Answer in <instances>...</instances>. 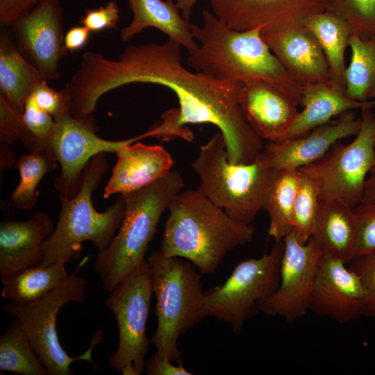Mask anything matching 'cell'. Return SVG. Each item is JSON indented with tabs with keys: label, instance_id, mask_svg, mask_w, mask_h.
Returning <instances> with one entry per match:
<instances>
[{
	"label": "cell",
	"instance_id": "obj_1",
	"mask_svg": "<svg viewBox=\"0 0 375 375\" xmlns=\"http://www.w3.org/2000/svg\"><path fill=\"white\" fill-rule=\"evenodd\" d=\"M181 45L168 38L163 44L126 47L115 60L98 52L83 56L79 77L85 95L93 101L112 90L134 83L162 85L178 98L176 124H210L222 134L233 163L252 160L264 141L248 122L239 103L242 83L218 80L192 72L182 64Z\"/></svg>",
	"mask_w": 375,
	"mask_h": 375
},
{
	"label": "cell",
	"instance_id": "obj_2",
	"mask_svg": "<svg viewBox=\"0 0 375 375\" xmlns=\"http://www.w3.org/2000/svg\"><path fill=\"white\" fill-rule=\"evenodd\" d=\"M168 210L160 252L187 259L202 275L215 272L229 252L253 240V225L235 220L197 189L181 190Z\"/></svg>",
	"mask_w": 375,
	"mask_h": 375
},
{
	"label": "cell",
	"instance_id": "obj_3",
	"mask_svg": "<svg viewBox=\"0 0 375 375\" xmlns=\"http://www.w3.org/2000/svg\"><path fill=\"white\" fill-rule=\"evenodd\" d=\"M202 19L201 26L191 24L193 38L200 42L188 58L195 72L223 81H266L301 99L302 88L263 40L262 28L235 30L208 9L202 11Z\"/></svg>",
	"mask_w": 375,
	"mask_h": 375
},
{
	"label": "cell",
	"instance_id": "obj_4",
	"mask_svg": "<svg viewBox=\"0 0 375 375\" xmlns=\"http://www.w3.org/2000/svg\"><path fill=\"white\" fill-rule=\"evenodd\" d=\"M184 187L177 170L140 190L124 194L125 210L108 246L99 252L94 269L110 292L126 275L146 262L145 256L162 213Z\"/></svg>",
	"mask_w": 375,
	"mask_h": 375
},
{
	"label": "cell",
	"instance_id": "obj_5",
	"mask_svg": "<svg viewBox=\"0 0 375 375\" xmlns=\"http://www.w3.org/2000/svg\"><path fill=\"white\" fill-rule=\"evenodd\" d=\"M106 153L94 156L88 162L77 194L71 199H60L57 223L42 244L43 258L38 265L58 261L67 263L78 258L85 241L92 242L99 252L103 251L115 235L125 210L123 195L119 194L103 212L94 208L92 199L108 167Z\"/></svg>",
	"mask_w": 375,
	"mask_h": 375
},
{
	"label": "cell",
	"instance_id": "obj_6",
	"mask_svg": "<svg viewBox=\"0 0 375 375\" xmlns=\"http://www.w3.org/2000/svg\"><path fill=\"white\" fill-rule=\"evenodd\" d=\"M192 167L199 178L197 190L233 219L246 224L265 209L280 172L258 158L247 164L231 163L220 132L200 147Z\"/></svg>",
	"mask_w": 375,
	"mask_h": 375
},
{
	"label": "cell",
	"instance_id": "obj_7",
	"mask_svg": "<svg viewBox=\"0 0 375 375\" xmlns=\"http://www.w3.org/2000/svg\"><path fill=\"white\" fill-rule=\"evenodd\" d=\"M156 299L157 328L150 342L160 358L180 361L178 338L203 319L201 274L190 261L160 251L148 258Z\"/></svg>",
	"mask_w": 375,
	"mask_h": 375
},
{
	"label": "cell",
	"instance_id": "obj_8",
	"mask_svg": "<svg viewBox=\"0 0 375 375\" xmlns=\"http://www.w3.org/2000/svg\"><path fill=\"white\" fill-rule=\"evenodd\" d=\"M87 260L88 258L81 260L62 285L39 300L26 303L9 301L3 306V311L21 324L48 375H73L71 364L81 360L93 365V349L102 342L103 333L99 328L91 338L89 348L81 356L71 357L62 347L56 331L60 309L67 303L81 302L85 298L88 281L76 272Z\"/></svg>",
	"mask_w": 375,
	"mask_h": 375
},
{
	"label": "cell",
	"instance_id": "obj_9",
	"mask_svg": "<svg viewBox=\"0 0 375 375\" xmlns=\"http://www.w3.org/2000/svg\"><path fill=\"white\" fill-rule=\"evenodd\" d=\"M372 108L360 109L361 126L350 143L338 141L322 158L298 170L317 184L319 200L338 201L351 208L363 200L366 180L375 163Z\"/></svg>",
	"mask_w": 375,
	"mask_h": 375
},
{
	"label": "cell",
	"instance_id": "obj_10",
	"mask_svg": "<svg viewBox=\"0 0 375 375\" xmlns=\"http://www.w3.org/2000/svg\"><path fill=\"white\" fill-rule=\"evenodd\" d=\"M283 252V242H275L269 253L238 263L224 283L204 292L203 317L224 321L239 334L244 322L256 314L259 302L278 288Z\"/></svg>",
	"mask_w": 375,
	"mask_h": 375
},
{
	"label": "cell",
	"instance_id": "obj_11",
	"mask_svg": "<svg viewBox=\"0 0 375 375\" xmlns=\"http://www.w3.org/2000/svg\"><path fill=\"white\" fill-rule=\"evenodd\" d=\"M110 293L106 304L115 315L119 343L108 362L123 375H140L144 372L150 343L146 327L153 294L147 260L126 275Z\"/></svg>",
	"mask_w": 375,
	"mask_h": 375
},
{
	"label": "cell",
	"instance_id": "obj_12",
	"mask_svg": "<svg viewBox=\"0 0 375 375\" xmlns=\"http://www.w3.org/2000/svg\"><path fill=\"white\" fill-rule=\"evenodd\" d=\"M54 119L49 145L60 166V173L53 183L60 199H71L77 194L84 169L94 156L102 153H116L123 147L145 138L142 133L126 140H106L96 134V124L70 115Z\"/></svg>",
	"mask_w": 375,
	"mask_h": 375
},
{
	"label": "cell",
	"instance_id": "obj_13",
	"mask_svg": "<svg viewBox=\"0 0 375 375\" xmlns=\"http://www.w3.org/2000/svg\"><path fill=\"white\" fill-rule=\"evenodd\" d=\"M280 281L275 292L258 303L269 316H279L288 322L302 317L308 310L320 259L324 251L315 238L306 244L292 231L283 240Z\"/></svg>",
	"mask_w": 375,
	"mask_h": 375
},
{
	"label": "cell",
	"instance_id": "obj_14",
	"mask_svg": "<svg viewBox=\"0 0 375 375\" xmlns=\"http://www.w3.org/2000/svg\"><path fill=\"white\" fill-rule=\"evenodd\" d=\"M11 27L23 56L48 81L59 79L60 60L68 53L60 1H40Z\"/></svg>",
	"mask_w": 375,
	"mask_h": 375
},
{
	"label": "cell",
	"instance_id": "obj_15",
	"mask_svg": "<svg viewBox=\"0 0 375 375\" xmlns=\"http://www.w3.org/2000/svg\"><path fill=\"white\" fill-rule=\"evenodd\" d=\"M333 255L324 252L308 310L346 324L365 315V293L358 275Z\"/></svg>",
	"mask_w": 375,
	"mask_h": 375
},
{
	"label": "cell",
	"instance_id": "obj_16",
	"mask_svg": "<svg viewBox=\"0 0 375 375\" xmlns=\"http://www.w3.org/2000/svg\"><path fill=\"white\" fill-rule=\"evenodd\" d=\"M260 34L290 77L301 88L331 80L318 40L301 21L262 29Z\"/></svg>",
	"mask_w": 375,
	"mask_h": 375
},
{
	"label": "cell",
	"instance_id": "obj_17",
	"mask_svg": "<svg viewBox=\"0 0 375 375\" xmlns=\"http://www.w3.org/2000/svg\"><path fill=\"white\" fill-rule=\"evenodd\" d=\"M361 119L348 111L303 135L267 142L258 156L277 170H299L324 156L338 141L356 135Z\"/></svg>",
	"mask_w": 375,
	"mask_h": 375
},
{
	"label": "cell",
	"instance_id": "obj_18",
	"mask_svg": "<svg viewBox=\"0 0 375 375\" xmlns=\"http://www.w3.org/2000/svg\"><path fill=\"white\" fill-rule=\"evenodd\" d=\"M205 1L222 22L237 31L265 29L299 22L327 8V0Z\"/></svg>",
	"mask_w": 375,
	"mask_h": 375
},
{
	"label": "cell",
	"instance_id": "obj_19",
	"mask_svg": "<svg viewBox=\"0 0 375 375\" xmlns=\"http://www.w3.org/2000/svg\"><path fill=\"white\" fill-rule=\"evenodd\" d=\"M239 103L256 134L267 142L280 140L297 117L301 100L270 83H242Z\"/></svg>",
	"mask_w": 375,
	"mask_h": 375
},
{
	"label": "cell",
	"instance_id": "obj_20",
	"mask_svg": "<svg viewBox=\"0 0 375 375\" xmlns=\"http://www.w3.org/2000/svg\"><path fill=\"white\" fill-rule=\"evenodd\" d=\"M115 153L117 162L105 187L104 199L151 185L166 176L174 165L171 154L160 145L135 142L123 147Z\"/></svg>",
	"mask_w": 375,
	"mask_h": 375
},
{
	"label": "cell",
	"instance_id": "obj_21",
	"mask_svg": "<svg viewBox=\"0 0 375 375\" xmlns=\"http://www.w3.org/2000/svg\"><path fill=\"white\" fill-rule=\"evenodd\" d=\"M44 212L31 214L26 220L0 223V278L3 280L24 268L40 264L43 242L55 228Z\"/></svg>",
	"mask_w": 375,
	"mask_h": 375
},
{
	"label": "cell",
	"instance_id": "obj_22",
	"mask_svg": "<svg viewBox=\"0 0 375 375\" xmlns=\"http://www.w3.org/2000/svg\"><path fill=\"white\" fill-rule=\"evenodd\" d=\"M300 104L302 110L280 140L306 134L348 111L374 107L375 101L353 100L347 96L344 88L329 80L303 86Z\"/></svg>",
	"mask_w": 375,
	"mask_h": 375
},
{
	"label": "cell",
	"instance_id": "obj_23",
	"mask_svg": "<svg viewBox=\"0 0 375 375\" xmlns=\"http://www.w3.org/2000/svg\"><path fill=\"white\" fill-rule=\"evenodd\" d=\"M133 13V20L120 33L123 42L131 40L148 27L156 28L169 38L184 47L190 54L198 45L191 31V24L184 19L179 9L170 0H127Z\"/></svg>",
	"mask_w": 375,
	"mask_h": 375
},
{
	"label": "cell",
	"instance_id": "obj_24",
	"mask_svg": "<svg viewBox=\"0 0 375 375\" xmlns=\"http://www.w3.org/2000/svg\"><path fill=\"white\" fill-rule=\"evenodd\" d=\"M322 248L348 265L356 255L357 224L353 208L320 200L312 236Z\"/></svg>",
	"mask_w": 375,
	"mask_h": 375
},
{
	"label": "cell",
	"instance_id": "obj_25",
	"mask_svg": "<svg viewBox=\"0 0 375 375\" xmlns=\"http://www.w3.org/2000/svg\"><path fill=\"white\" fill-rule=\"evenodd\" d=\"M45 79L6 32L0 35V96L23 114L28 98Z\"/></svg>",
	"mask_w": 375,
	"mask_h": 375
},
{
	"label": "cell",
	"instance_id": "obj_26",
	"mask_svg": "<svg viewBox=\"0 0 375 375\" xmlns=\"http://www.w3.org/2000/svg\"><path fill=\"white\" fill-rule=\"evenodd\" d=\"M315 36L326 56L331 80L345 90V51L353 33L336 13L326 10L301 21Z\"/></svg>",
	"mask_w": 375,
	"mask_h": 375
},
{
	"label": "cell",
	"instance_id": "obj_27",
	"mask_svg": "<svg viewBox=\"0 0 375 375\" xmlns=\"http://www.w3.org/2000/svg\"><path fill=\"white\" fill-rule=\"evenodd\" d=\"M64 261L24 268L1 280V297L19 303L39 300L62 285L69 276Z\"/></svg>",
	"mask_w": 375,
	"mask_h": 375
},
{
	"label": "cell",
	"instance_id": "obj_28",
	"mask_svg": "<svg viewBox=\"0 0 375 375\" xmlns=\"http://www.w3.org/2000/svg\"><path fill=\"white\" fill-rule=\"evenodd\" d=\"M58 163L50 147L29 151L22 156L15 165L19 173V181L7 199L6 205L22 210L32 209L37 204L36 191L39 183L47 174L56 169Z\"/></svg>",
	"mask_w": 375,
	"mask_h": 375
},
{
	"label": "cell",
	"instance_id": "obj_29",
	"mask_svg": "<svg viewBox=\"0 0 375 375\" xmlns=\"http://www.w3.org/2000/svg\"><path fill=\"white\" fill-rule=\"evenodd\" d=\"M298 170H280L265 209L269 215L268 234L274 242L283 241L293 231V207L300 181Z\"/></svg>",
	"mask_w": 375,
	"mask_h": 375
},
{
	"label": "cell",
	"instance_id": "obj_30",
	"mask_svg": "<svg viewBox=\"0 0 375 375\" xmlns=\"http://www.w3.org/2000/svg\"><path fill=\"white\" fill-rule=\"evenodd\" d=\"M351 59L344 72L345 93L350 99L366 102L375 88V38L352 35Z\"/></svg>",
	"mask_w": 375,
	"mask_h": 375
},
{
	"label": "cell",
	"instance_id": "obj_31",
	"mask_svg": "<svg viewBox=\"0 0 375 375\" xmlns=\"http://www.w3.org/2000/svg\"><path fill=\"white\" fill-rule=\"evenodd\" d=\"M0 370L22 375L48 374L17 320L0 338Z\"/></svg>",
	"mask_w": 375,
	"mask_h": 375
},
{
	"label": "cell",
	"instance_id": "obj_32",
	"mask_svg": "<svg viewBox=\"0 0 375 375\" xmlns=\"http://www.w3.org/2000/svg\"><path fill=\"white\" fill-rule=\"evenodd\" d=\"M300 175L293 207V231L299 242L306 244L312 236L320 200L315 181L301 172Z\"/></svg>",
	"mask_w": 375,
	"mask_h": 375
},
{
	"label": "cell",
	"instance_id": "obj_33",
	"mask_svg": "<svg viewBox=\"0 0 375 375\" xmlns=\"http://www.w3.org/2000/svg\"><path fill=\"white\" fill-rule=\"evenodd\" d=\"M326 10L342 17L353 35L375 38V0H327Z\"/></svg>",
	"mask_w": 375,
	"mask_h": 375
},
{
	"label": "cell",
	"instance_id": "obj_34",
	"mask_svg": "<svg viewBox=\"0 0 375 375\" xmlns=\"http://www.w3.org/2000/svg\"><path fill=\"white\" fill-rule=\"evenodd\" d=\"M0 140L1 143L7 144L20 140L28 152L40 148L26 128L22 114L13 109L1 96H0Z\"/></svg>",
	"mask_w": 375,
	"mask_h": 375
},
{
	"label": "cell",
	"instance_id": "obj_35",
	"mask_svg": "<svg viewBox=\"0 0 375 375\" xmlns=\"http://www.w3.org/2000/svg\"><path fill=\"white\" fill-rule=\"evenodd\" d=\"M349 265L364 290L365 315L375 318V251L358 254Z\"/></svg>",
	"mask_w": 375,
	"mask_h": 375
},
{
	"label": "cell",
	"instance_id": "obj_36",
	"mask_svg": "<svg viewBox=\"0 0 375 375\" xmlns=\"http://www.w3.org/2000/svg\"><path fill=\"white\" fill-rule=\"evenodd\" d=\"M353 210L357 224L356 255L375 251V200H363Z\"/></svg>",
	"mask_w": 375,
	"mask_h": 375
},
{
	"label": "cell",
	"instance_id": "obj_37",
	"mask_svg": "<svg viewBox=\"0 0 375 375\" xmlns=\"http://www.w3.org/2000/svg\"><path fill=\"white\" fill-rule=\"evenodd\" d=\"M22 119L28 132L39 145L41 147H49V139L54 128V117L40 108L31 94L26 100Z\"/></svg>",
	"mask_w": 375,
	"mask_h": 375
},
{
	"label": "cell",
	"instance_id": "obj_38",
	"mask_svg": "<svg viewBox=\"0 0 375 375\" xmlns=\"http://www.w3.org/2000/svg\"><path fill=\"white\" fill-rule=\"evenodd\" d=\"M47 80H42L33 90L31 95L38 106L53 117L69 115L71 97L65 86L60 91L51 88Z\"/></svg>",
	"mask_w": 375,
	"mask_h": 375
},
{
	"label": "cell",
	"instance_id": "obj_39",
	"mask_svg": "<svg viewBox=\"0 0 375 375\" xmlns=\"http://www.w3.org/2000/svg\"><path fill=\"white\" fill-rule=\"evenodd\" d=\"M119 19V8L115 1H109L104 6L88 9L81 17V23L90 32H100L116 28Z\"/></svg>",
	"mask_w": 375,
	"mask_h": 375
},
{
	"label": "cell",
	"instance_id": "obj_40",
	"mask_svg": "<svg viewBox=\"0 0 375 375\" xmlns=\"http://www.w3.org/2000/svg\"><path fill=\"white\" fill-rule=\"evenodd\" d=\"M176 109H170L161 115V121L153 125L149 130L144 133L146 138H156L162 140H170L174 138H183L190 142L194 135L191 130L186 127H179L176 124Z\"/></svg>",
	"mask_w": 375,
	"mask_h": 375
},
{
	"label": "cell",
	"instance_id": "obj_41",
	"mask_svg": "<svg viewBox=\"0 0 375 375\" xmlns=\"http://www.w3.org/2000/svg\"><path fill=\"white\" fill-rule=\"evenodd\" d=\"M43 0H0V24L3 27L12 24L25 12Z\"/></svg>",
	"mask_w": 375,
	"mask_h": 375
},
{
	"label": "cell",
	"instance_id": "obj_42",
	"mask_svg": "<svg viewBox=\"0 0 375 375\" xmlns=\"http://www.w3.org/2000/svg\"><path fill=\"white\" fill-rule=\"evenodd\" d=\"M144 372L149 375H191L192 373L187 370L179 362L177 365H173L172 361L153 354L149 361L146 362Z\"/></svg>",
	"mask_w": 375,
	"mask_h": 375
},
{
	"label": "cell",
	"instance_id": "obj_43",
	"mask_svg": "<svg viewBox=\"0 0 375 375\" xmlns=\"http://www.w3.org/2000/svg\"><path fill=\"white\" fill-rule=\"evenodd\" d=\"M90 33V31L83 25L69 29L65 35L67 51H74L82 49L86 44Z\"/></svg>",
	"mask_w": 375,
	"mask_h": 375
},
{
	"label": "cell",
	"instance_id": "obj_44",
	"mask_svg": "<svg viewBox=\"0 0 375 375\" xmlns=\"http://www.w3.org/2000/svg\"><path fill=\"white\" fill-rule=\"evenodd\" d=\"M176 5L182 16L190 21L195 4L201 0H170Z\"/></svg>",
	"mask_w": 375,
	"mask_h": 375
},
{
	"label": "cell",
	"instance_id": "obj_45",
	"mask_svg": "<svg viewBox=\"0 0 375 375\" xmlns=\"http://www.w3.org/2000/svg\"><path fill=\"white\" fill-rule=\"evenodd\" d=\"M15 154L7 144L1 143V170L16 165Z\"/></svg>",
	"mask_w": 375,
	"mask_h": 375
},
{
	"label": "cell",
	"instance_id": "obj_46",
	"mask_svg": "<svg viewBox=\"0 0 375 375\" xmlns=\"http://www.w3.org/2000/svg\"><path fill=\"white\" fill-rule=\"evenodd\" d=\"M363 200H375V163L366 180Z\"/></svg>",
	"mask_w": 375,
	"mask_h": 375
},
{
	"label": "cell",
	"instance_id": "obj_47",
	"mask_svg": "<svg viewBox=\"0 0 375 375\" xmlns=\"http://www.w3.org/2000/svg\"><path fill=\"white\" fill-rule=\"evenodd\" d=\"M369 99H375V88L374 90L370 92Z\"/></svg>",
	"mask_w": 375,
	"mask_h": 375
}]
</instances>
